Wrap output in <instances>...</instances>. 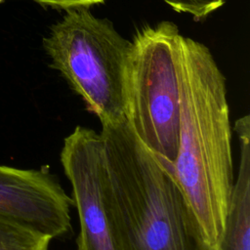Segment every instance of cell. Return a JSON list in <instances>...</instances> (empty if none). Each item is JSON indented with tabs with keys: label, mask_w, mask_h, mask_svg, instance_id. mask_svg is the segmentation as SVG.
<instances>
[{
	"label": "cell",
	"mask_w": 250,
	"mask_h": 250,
	"mask_svg": "<svg viewBox=\"0 0 250 250\" xmlns=\"http://www.w3.org/2000/svg\"><path fill=\"white\" fill-rule=\"evenodd\" d=\"M61 163L71 185L79 219L77 250H115L103 195L104 153L100 133L76 126L63 140Z\"/></svg>",
	"instance_id": "5"
},
{
	"label": "cell",
	"mask_w": 250,
	"mask_h": 250,
	"mask_svg": "<svg viewBox=\"0 0 250 250\" xmlns=\"http://www.w3.org/2000/svg\"><path fill=\"white\" fill-rule=\"evenodd\" d=\"M239 162L233 181L219 250H250V116L234 123Z\"/></svg>",
	"instance_id": "7"
},
{
	"label": "cell",
	"mask_w": 250,
	"mask_h": 250,
	"mask_svg": "<svg viewBox=\"0 0 250 250\" xmlns=\"http://www.w3.org/2000/svg\"><path fill=\"white\" fill-rule=\"evenodd\" d=\"M226 78L209 49L187 37L173 172L212 250H219L233 186Z\"/></svg>",
	"instance_id": "2"
},
{
	"label": "cell",
	"mask_w": 250,
	"mask_h": 250,
	"mask_svg": "<svg viewBox=\"0 0 250 250\" xmlns=\"http://www.w3.org/2000/svg\"><path fill=\"white\" fill-rule=\"evenodd\" d=\"M43 47L87 110L101 124L126 120L133 42L123 38L106 19L88 8L66 10L50 27Z\"/></svg>",
	"instance_id": "3"
},
{
	"label": "cell",
	"mask_w": 250,
	"mask_h": 250,
	"mask_svg": "<svg viewBox=\"0 0 250 250\" xmlns=\"http://www.w3.org/2000/svg\"><path fill=\"white\" fill-rule=\"evenodd\" d=\"M103 195L115 250H212L173 168L126 120L102 124Z\"/></svg>",
	"instance_id": "1"
},
{
	"label": "cell",
	"mask_w": 250,
	"mask_h": 250,
	"mask_svg": "<svg viewBox=\"0 0 250 250\" xmlns=\"http://www.w3.org/2000/svg\"><path fill=\"white\" fill-rule=\"evenodd\" d=\"M227 0H164L173 10L188 13L195 21L205 19L212 12L221 8Z\"/></svg>",
	"instance_id": "9"
},
{
	"label": "cell",
	"mask_w": 250,
	"mask_h": 250,
	"mask_svg": "<svg viewBox=\"0 0 250 250\" xmlns=\"http://www.w3.org/2000/svg\"><path fill=\"white\" fill-rule=\"evenodd\" d=\"M43 6H49L59 10H70L77 8H89L92 5L104 3V0H33Z\"/></svg>",
	"instance_id": "10"
},
{
	"label": "cell",
	"mask_w": 250,
	"mask_h": 250,
	"mask_svg": "<svg viewBox=\"0 0 250 250\" xmlns=\"http://www.w3.org/2000/svg\"><path fill=\"white\" fill-rule=\"evenodd\" d=\"M186 38L175 23L161 21L143 27L133 39L126 121L139 140L171 167L178 150Z\"/></svg>",
	"instance_id": "4"
},
{
	"label": "cell",
	"mask_w": 250,
	"mask_h": 250,
	"mask_svg": "<svg viewBox=\"0 0 250 250\" xmlns=\"http://www.w3.org/2000/svg\"><path fill=\"white\" fill-rule=\"evenodd\" d=\"M51 237L0 211V250H48Z\"/></svg>",
	"instance_id": "8"
},
{
	"label": "cell",
	"mask_w": 250,
	"mask_h": 250,
	"mask_svg": "<svg viewBox=\"0 0 250 250\" xmlns=\"http://www.w3.org/2000/svg\"><path fill=\"white\" fill-rule=\"evenodd\" d=\"M3 1H4V0H0V3H1V2H3Z\"/></svg>",
	"instance_id": "11"
},
{
	"label": "cell",
	"mask_w": 250,
	"mask_h": 250,
	"mask_svg": "<svg viewBox=\"0 0 250 250\" xmlns=\"http://www.w3.org/2000/svg\"><path fill=\"white\" fill-rule=\"evenodd\" d=\"M73 200L47 168L20 169L0 165V211L56 238L71 229Z\"/></svg>",
	"instance_id": "6"
}]
</instances>
